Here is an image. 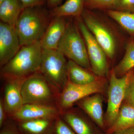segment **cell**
I'll return each instance as SVG.
<instances>
[{"label":"cell","instance_id":"6da1fadb","mask_svg":"<svg viewBox=\"0 0 134 134\" xmlns=\"http://www.w3.org/2000/svg\"><path fill=\"white\" fill-rule=\"evenodd\" d=\"M40 41L21 47L16 54L1 68V77L8 79L25 80L39 72L42 52Z\"/></svg>","mask_w":134,"mask_h":134},{"label":"cell","instance_id":"7a4b0ae2","mask_svg":"<svg viewBox=\"0 0 134 134\" xmlns=\"http://www.w3.org/2000/svg\"><path fill=\"white\" fill-rule=\"evenodd\" d=\"M51 17L49 11L44 7L23 9L15 26L21 46L40 41Z\"/></svg>","mask_w":134,"mask_h":134},{"label":"cell","instance_id":"3957f363","mask_svg":"<svg viewBox=\"0 0 134 134\" xmlns=\"http://www.w3.org/2000/svg\"><path fill=\"white\" fill-rule=\"evenodd\" d=\"M60 94L57 89L40 72L27 77L22 85L21 95L24 104L58 107Z\"/></svg>","mask_w":134,"mask_h":134},{"label":"cell","instance_id":"277c9868","mask_svg":"<svg viewBox=\"0 0 134 134\" xmlns=\"http://www.w3.org/2000/svg\"><path fill=\"white\" fill-rule=\"evenodd\" d=\"M80 32L73 22L68 23L58 50L69 60L91 71L86 44Z\"/></svg>","mask_w":134,"mask_h":134},{"label":"cell","instance_id":"5b68a950","mask_svg":"<svg viewBox=\"0 0 134 134\" xmlns=\"http://www.w3.org/2000/svg\"><path fill=\"white\" fill-rule=\"evenodd\" d=\"M64 54L58 49H43L39 72L60 93L68 81L67 63Z\"/></svg>","mask_w":134,"mask_h":134},{"label":"cell","instance_id":"8992f818","mask_svg":"<svg viewBox=\"0 0 134 134\" xmlns=\"http://www.w3.org/2000/svg\"><path fill=\"white\" fill-rule=\"evenodd\" d=\"M133 69L120 77L116 76L113 70L110 74L107 91L108 104L104 115L105 131L112 126L117 119Z\"/></svg>","mask_w":134,"mask_h":134},{"label":"cell","instance_id":"52a82bcc","mask_svg":"<svg viewBox=\"0 0 134 134\" xmlns=\"http://www.w3.org/2000/svg\"><path fill=\"white\" fill-rule=\"evenodd\" d=\"M106 85L104 77H100L93 82L86 84H76L68 80L60 93L58 106L63 111L72 108L77 101L87 96L96 93L104 95Z\"/></svg>","mask_w":134,"mask_h":134},{"label":"cell","instance_id":"ba28073f","mask_svg":"<svg viewBox=\"0 0 134 134\" xmlns=\"http://www.w3.org/2000/svg\"><path fill=\"white\" fill-rule=\"evenodd\" d=\"M77 18V26L86 44L92 72L97 76L104 77L109 71L107 55L81 16Z\"/></svg>","mask_w":134,"mask_h":134},{"label":"cell","instance_id":"9c48e42d","mask_svg":"<svg viewBox=\"0 0 134 134\" xmlns=\"http://www.w3.org/2000/svg\"><path fill=\"white\" fill-rule=\"evenodd\" d=\"M81 16L88 29L105 52L107 57L113 59L116 49V41L113 34L88 9L85 8Z\"/></svg>","mask_w":134,"mask_h":134},{"label":"cell","instance_id":"30bf717a","mask_svg":"<svg viewBox=\"0 0 134 134\" xmlns=\"http://www.w3.org/2000/svg\"><path fill=\"white\" fill-rule=\"evenodd\" d=\"M60 116L76 134H104L79 107L63 110Z\"/></svg>","mask_w":134,"mask_h":134},{"label":"cell","instance_id":"8fae6325","mask_svg":"<svg viewBox=\"0 0 134 134\" xmlns=\"http://www.w3.org/2000/svg\"><path fill=\"white\" fill-rule=\"evenodd\" d=\"M15 27L0 22V67L7 64L21 47Z\"/></svg>","mask_w":134,"mask_h":134},{"label":"cell","instance_id":"7c38bea8","mask_svg":"<svg viewBox=\"0 0 134 134\" xmlns=\"http://www.w3.org/2000/svg\"><path fill=\"white\" fill-rule=\"evenodd\" d=\"M61 111L57 106L25 104L8 117L16 122L36 119H55L59 116Z\"/></svg>","mask_w":134,"mask_h":134},{"label":"cell","instance_id":"4fadbf2b","mask_svg":"<svg viewBox=\"0 0 134 134\" xmlns=\"http://www.w3.org/2000/svg\"><path fill=\"white\" fill-rule=\"evenodd\" d=\"M103 94L96 93L82 99L75 104L105 133L106 129L103 110Z\"/></svg>","mask_w":134,"mask_h":134},{"label":"cell","instance_id":"5bb4252c","mask_svg":"<svg viewBox=\"0 0 134 134\" xmlns=\"http://www.w3.org/2000/svg\"><path fill=\"white\" fill-rule=\"evenodd\" d=\"M25 80L8 79L4 81L2 98L8 117L18 111L23 105L21 87Z\"/></svg>","mask_w":134,"mask_h":134},{"label":"cell","instance_id":"9a60e30c","mask_svg":"<svg viewBox=\"0 0 134 134\" xmlns=\"http://www.w3.org/2000/svg\"><path fill=\"white\" fill-rule=\"evenodd\" d=\"M63 17H52L40 40L43 49H58L61 39L65 33L67 23Z\"/></svg>","mask_w":134,"mask_h":134},{"label":"cell","instance_id":"2e32d148","mask_svg":"<svg viewBox=\"0 0 134 134\" xmlns=\"http://www.w3.org/2000/svg\"><path fill=\"white\" fill-rule=\"evenodd\" d=\"M55 119H36L16 122L21 134H48Z\"/></svg>","mask_w":134,"mask_h":134},{"label":"cell","instance_id":"e0dca14e","mask_svg":"<svg viewBox=\"0 0 134 134\" xmlns=\"http://www.w3.org/2000/svg\"><path fill=\"white\" fill-rule=\"evenodd\" d=\"M68 80L76 84H86L93 82L100 77L97 76L91 70L69 60L67 63Z\"/></svg>","mask_w":134,"mask_h":134},{"label":"cell","instance_id":"ac0fdd59","mask_svg":"<svg viewBox=\"0 0 134 134\" xmlns=\"http://www.w3.org/2000/svg\"><path fill=\"white\" fill-rule=\"evenodd\" d=\"M23 10L19 0H5L0 4L1 21L15 27Z\"/></svg>","mask_w":134,"mask_h":134},{"label":"cell","instance_id":"d6986e66","mask_svg":"<svg viewBox=\"0 0 134 134\" xmlns=\"http://www.w3.org/2000/svg\"><path fill=\"white\" fill-rule=\"evenodd\" d=\"M132 127H134V106L123 103L115 122L104 134H112L117 130Z\"/></svg>","mask_w":134,"mask_h":134},{"label":"cell","instance_id":"ffe728a7","mask_svg":"<svg viewBox=\"0 0 134 134\" xmlns=\"http://www.w3.org/2000/svg\"><path fill=\"white\" fill-rule=\"evenodd\" d=\"M85 0H67L63 4L49 11L52 17L81 16L85 8Z\"/></svg>","mask_w":134,"mask_h":134},{"label":"cell","instance_id":"44dd1931","mask_svg":"<svg viewBox=\"0 0 134 134\" xmlns=\"http://www.w3.org/2000/svg\"><path fill=\"white\" fill-rule=\"evenodd\" d=\"M134 69V41L127 44L125 55L119 64L113 69L116 76L120 77Z\"/></svg>","mask_w":134,"mask_h":134},{"label":"cell","instance_id":"7402d4cb","mask_svg":"<svg viewBox=\"0 0 134 134\" xmlns=\"http://www.w3.org/2000/svg\"><path fill=\"white\" fill-rule=\"evenodd\" d=\"M106 13L126 31L134 36V12L107 10Z\"/></svg>","mask_w":134,"mask_h":134},{"label":"cell","instance_id":"603a6c76","mask_svg":"<svg viewBox=\"0 0 134 134\" xmlns=\"http://www.w3.org/2000/svg\"><path fill=\"white\" fill-rule=\"evenodd\" d=\"M117 1V0H85V8L115 10Z\"/></svg>","mask_w":134,"mask_h":134},{"label":"cell","instance_id":"cb8c5ba5","mask_svg":"<svg viewBox=\"0 0 134 134\" xmlns=\"http://www.w3.org/2000/svg\"><path fill=\"white\" fill-rule=\"evenodd\" d=\"M48 134H76L60 115L55 119L52 129Z\"/></svg>","mask_w":134,"mask_h":134},{"label":"cell","instance_id":"d4e9b609","mask_svg":"<svg viewBox=\"0 0 134 134\" xmlns=\"http://www.w3.org/2000/svg\"><path fill=\"white\" fill-rule=\"evenodd\" d=\"M123 103L134 106V69L132 70V74L126 89Z\"/></svg>","mask_w":134,"mask_h":134},{"label":"cell","instance_id":"484cf974","mask_svg":"<svg viewBox=\"0 0 134 134\" xmlns=\"http://www.w3.org/2000/svg\"><path fill=\"white\" fill-rule=\"evenodd\" d=\"M0 129V134H21L16 122L10 118Z\"/></svg>","mask_w":134,"mask_h":134},{"label":"cell","instance_id":"4316f807","mask_svg":"<svg viewBox=\"0 0 134 134\" xmlns=\"http://www.w3.org/2000/svg\"><path fill=\"white\" fill-rule=\"evenodd\" d=\"M115 10L134 12V0H117Z\"/></svg>","mask_w":134,"mask_h":134},{"label":"cell","instance_id":"83f0119b","mask_svg":"<svg viewBox=\"0 0 134 134\" xmlns=\"http://www.w3.org/2000/svg\"><path fill=\"white\" fill-rule=\"evenodd\" d=\"M23 8L34 7H44L47 4V0H19Z\"/></svg>","mask_w":134,"mask_h":134},{"label":"cell","instance_id":"f1b7e54d","mask_svg":"<svg viewBox=\"0 0 134 134\" xmlns=\"http://www.w3.org/2000/svg\"><path fill=\"white\" fill-rule=\"evenodd\" d=\"M7 113L3 104L2 97L0 99V128L2 127L8 119Z\"/></svg>","mask_w":134,"mask_h":134},{"label":"cell","instance_id":"f546056e","mask_svg":"<svg viewBox=\"0 0 134 134\" xmlns=\"http://www.w3.org/2000/svg\"><path fill=\"white\" fill-rule=\"evenodd\" d=\"M64 0H47V5L50 9L61 5Z\"/></svg>","mask_w":134,"mask_h":134},{"label":"cell","instance_id":"4dcf8cb0","mask_svg":"<svg viewBox=\"0 0 134 134\" xmlns=\"http://www.w3.org/2000/svg\"><path fill=\"white\" fill-rule=\"evenodd\" d=\"M112 134H134V127L120 130Z\"/></svg>","mask_w":134,"mask_h":134},{"label":"cell","instance_id":"1f68e13d","mask_svg":"<svg viewBox=\"0 0 134 134\" xmlns=\"http://www.w3.org/2000/svg\"><path fill=\"white\" fill-rule=\"evenodd\" d=\"M5 0H0V4L2 3L4 1H5Z\"/></svg>","mask_w":134,"mask_h":134},{"label":"cell","instance_id":"d6a6232c","mask_svg":"<svg viewBox=\"0 0 134 134\" xmlns=\"http://www.w3.org/2000/svg\"></svg>","mask_w":134,"mask_h":134}]
</instances>
